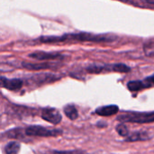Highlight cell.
<instances>
[{
	"instance_id": "1",
	"label": "cell",
	"mask_w": 154,
	"mask_h": 154,
	"mask_svg": "<svg viewBox=\"0 0 154 154\" xmlns=\"http://www.w3.org/2000/svg\"><path fill=\"white\" fill-rule=\"evenodd\" d=\"M116 39V36L110 34H98L86 32L65 33L60 36H41L35 40L41 43H56L70 42H111Z\"/></svg>"
},
{
	"instance_id": "2",
	"label": "cell",
	"mask_w": 154,
	"mask_h": 154,
	"mask_svg": "<svg viewBox=\"0 0 154 154\" xmlns=\"http://www.w3.org/2000/svg\"><path fill=\"white\" fill-rule=\"evenodd\" d=\"M116 120L120 123L132 124H152L154 123V112L128 111L119 115Z\"/></svg>"
},
{
	"instance_id": "3",
	"label": "cell",
	"mask_w": 154,
	"mask_h": 154,
	"mask_svg": "<svg viewBox=\"0 0 154 154\" xmlns=\"http://www.w3.org/2000/svg\"><path fill=\"white\" fill-rule=\"evenodd\" d=\"M87 72L90 74H100L105 72H119L128 73L131 71V68L125 63H115L106 65H90L87 69Z\"/></svg>"
},
{
	"instance_id": "4",
	"label": "cell",
	"mask_w": 154,
	"mask_h": 154,
	"mask_svg": "<svg viewBox=\"0 0 154 154\" xmlns=\"http://www.w3.org/2000/svg\"><path fill=\"white\" fill-rule=\"evenodd\" d=\"M25 129V134L29 137H59L63 134L61 129H49L41 125H30Z\"/></svg>"
},
{
	"instance_id": "5",
	"label": "cell",
	"mask_w": 154,
	"mask_h": 154,
	"mask_svg": "<svg viewBox=\"0 0 154 154\" xmlns=\"http://www.w3.org/2000/svg\"><path fill=\"white\" fill-rule=\"evenodd\" d=\"M41 117L44 121L51 123V125H59L62 120V116H61L60 113L59 112V110H57L56 108H53V107L43 108L41 113Z\"/></svg>"
},
{
	"instance_id": "6",
	"label": "cell",
	"mask_w": 154,
	"mask_h": 154,
	"mask_svg": "<svg viewBox=\"0 0 154 154\" xmlns=\"http://www.w3.org/2000/svg\"><path fill=\"white\" fill-rule=\"evenodd\" d=\"M29 57L38 60H54L64 59V55L59 52H46V51H35L29 54Z\"/></svg>"
},
{
	"instance_id": "7",
	"label": "cell",
	"mask_w": 154,
	"mask_h": 154,
	"mask_svg": "<svg viewBox=\"0 0 154 154\" xmlns=\"http://www.w3.org/2000/svg\"><path fill=\"white\" fill-rule=\"evenodd\" d=\"M1 88H6L10 91H17L22 88L23 82L21 79H7L4 76L1 77Z\"/></svg>"
},
{
	"instance_id": "8",
	"label": "cell",
	"mask_w": 154,
	"mask_h": 154,
	"mask_svg": "<svg viewBox=\"0 0 154 154\" xmlns=\"http://www.w3.org/2000/svg\"><path fill=\"white\" fill-rule=\"evenodd\" d=\"M4 136L9 138V139H14V140H19L24 143H28L30 142V140H28L26 138V134H25V129L21 128V127H17V128H13L10 129L8 131H6L4 134Z\"/></svg>"
},
{
	"instance_id": "9",
	"label": "cell",
	"mask_w": 154,
	"mask_h": 154,
	"mask_svg": "<svg viewBox=\"0 0 154 154\" xmlns=\"http://www.w3.org/2000/svg\"><path fill=\"white\" fill-rule=\"evenodd\" d=\"M119 112V106L116 105H109V106H99L95 110V114L103 116V117H109L116 116Z\"/></svg>"
},
{
	"instance_id": "10",
	"label": "cell",
	"mask_w": 154,
	"mask_h": 154,
	"mask_svg": "<svg viewBox=\"0 0 154 154\" xmlns=\"http://www.w3.org/2000/svg\"><path fill=\"white\" fill-rule=\"evenodd\" d=\"M54 65L49 62H41V63H31V62H22V67L29 70H42L51 69Z\"/></svg>"
},
{
	"instance_id": "11",
	"label": "cell",
	"mask_w": 154,
	"mask_h": 154,
	"mask_svg": "<svg viewBox=\"0 0 154 154\" xmlns=\"http://www.w3.org/2000/svg\"><path fill=\"white\" fill-rule=\"evenodd\" d=\"M151 139V136L146 132H134L126 137L125 142L127 143H134L139 141H148Z\"/></svg>"
},
{
	"instance_id": "12",
	"label": "cell",
	"mask_w": 154,
	"mask_h": 154,
	"mask_svg": "<svg viewBox=\"0 0 154 154\" xmlns=\"http://www.w3.org/2000/svg\"><path fill=\"white\" fill-rule=\"evenodd\" d=\"M64 110V114L66 115V116L69 119V120H76L79 117V112L76 108V106L73 104H68L64 106L63 108Z\"/></svg>"
},
{
	"instance_id": "13",
	"label": "cell",
	"mask_w": 154,
	"mask_h": 154,
	"mask_svg": "<svg viewBox=\"0 0 154 154\" xmlns=\"http://www.w3.org/2000/svg\"><path fill=\"white\" fill-rule=\"evenodd\" d=\"M21 150V144L18 142L13 141L6 143V145L4 148L5 154H18Z\"/></svg>"
},
{
	"instance_id": "14",
	"label": "cell",
	"mask_w": 154,
	"mask_h": 154,
	"mask_svg": "<svg viewBox=\"0 0 154 154\" xmlns=\"http://www.w3.org/2000/svg\"><path fill=\"white\" fill-rule=\"evenodd\" d=\"M127 88L132 92H137L144 89L143 80H132L127 83Z\"/></svg>"
},
{
	"instance_id": "15",
	"label": "cell",
	"mask_w": 154,
	"mask_h": 154,
	"mask_svg": "<svg viewBox=\"0 0 154 154\" xmlns=\"http://www.w3.org/2000/svg\"><path fill=\"white\" fill-rule=\"evenodd\" d=\"M116 130L117 132V134L122 136V137H128L129 134V130L127 128V126L124 124V123H120L116 126Z\"/></svg>"
},
{
	"instance_id": "16",
	"label": "cell",
	"mask_w": 154,
	"mask_h": 154,
	"mask_svg": "<svg viewBox=\"0 0 154 154\" xmlns=\"http://www.w3.org/2000/svg\"><path fill=\"white\" fill-rule=\"evenodd\" d=\"M42 154H84V152L79 150L73 151H57V150H48L46 152H42Z\"/></svg>"
},
{
	"instance_id": "17",
	"label": "cell",
	"mask_w": 154,
	"mask_h": 154,
	"mask_svg": "<svg viewBox=\"0 0 154 154\" xmlns=\"http://www.w3.org/2000/svg\"><path fill=\"white\" fill-rule=\"evenodd\" d=\"M143 83L144 86V89L154 87V74L152 76L146 77L144 79H143Z\"/></svg>"
},
{
	"instance_id": "18",
	"label": "cell",
	"mask_w": 154,
	"mask_h": 154,
	"mask_svg": "<svg viewBox=\"0 0 154 154\" xmlns=\"http://www.w3.org/2000/svg\"><path fill=\"white\" fill-rule=\"evenodd\" d=\"M143 2H145L146 4H149V5H154V0H142Z\"/></svg>"
}]
</instances>
